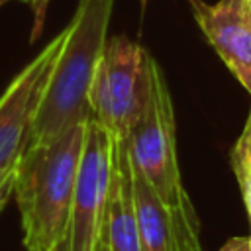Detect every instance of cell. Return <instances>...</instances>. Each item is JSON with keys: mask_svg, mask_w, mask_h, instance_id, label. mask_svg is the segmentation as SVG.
Segmentation results:
<instances>
[{"mask_svg": "<svg viewBox=\"0 0 251 251\" xmlns=\"http://www.w3.org/2000/svg\"><path fill=\"white\" fill-rule=\"evenodd\" d=\"M86 122L57 137L27 145L14 175V198L27 251H59L84 145Z\"/></svg>", "mask_w": 251, "mask_h": 251, "instance_id": "6da1fadb", "label": "cell"}, {"mask_svg": "<svg viewBox=\"0 0 251 251\" xmlns=\"http://www.w3.org/2000/svg\"><path fill=\"white\" fill-rule=\"evenodd\" d=\"M114 0H78L35 108L27 145L49 141L90 118L88 94L104 45Z\"/></svg>", "mask_w": 251, "mask_h": 251, "instance_id": "7a4b0ae2", "label": "cell"}, {"mask_svg": "<svg viewBox=\"0 0 251 251\" xmlns=\"http://www.w3.org/2000/svg\"><path fill=\"white\" fill-rule=\"evenodd\" d=\"M147 98L127 135L131 163L141 171L171 214L196 212L180 178L171 90L159 63L151 55L147 57Z\"/></svg>", "mask_w": 251, "mask_h": 251, "instance_id": "3957f363", "label": "cell"}, {"mask_svg": "<svg viewBox=\"0 0 251 251\" xmlns=\"http://www.w3.org/2000/svg\"><path fill=\"white\" fill-rule=\"evenodd\" d=\"M147 57L149 53L126 35H114L104 45L88 106L112 139H127L143 110L149 86Z\"/></svg>", "mask_w": 251, "mask_h": 251, "instance_id": "277c9868", "label": "cell"}, {"mask_svg": "<svg viewBox=\"0 0 251 251\" xmlns=\"http://www.w3.org/2000/svg\"><path fill=\"white\" fill-rule=\"evenodd\" d=\"M112 173V137L90 116L78 163L69 224L59 251H98Z\"/></svg>", "mask_w": 251, "mask_h": 251, "instance_id": "5b68a950", "label": "cell"}, {"mask_svg": "<svg viewBox=\"0 0 251 251\" xmlns=\"http://www.w3.org/2000/svg\"><path fill=\"white\" fill-rule=\"evenodd\" d=\"M65 35L67 29L59 31L37 57L16 75L0 96V167H16L27 147L31 120Z\"/></svg>", "mask_w": 251, "mask_h": 251, "instance_id": "8992f818", "label": "cell"}, {"mask_svg": "<svg viewBox=\"0 0 251 251\" xmlns=\"http://www.w3.org/2000/svg\"><path fill=\"white\" fill-rule=\"evenodd\" d=\"M190 6L214 51L251 94V24L245 0H190Z\"/></svg>", "mask_w": 251, "mask_h": 251, "instance_id": "52a82bcc", "label": "cell"}, {"mask_svg": "<svg viewBox=\"0 0 251 251\" xmlns=\"http://www.w3.org/2000/svg\"><path fill=\"white\" fill-rule=\"evenodd\" d=\"M108 251H143L131 186V161L127 139H112V173L102 226Z\"/></svg>", "mask_w": 251, "mask_h": 251, "instance_id": "ba28073f", "label": "cell"}, {"mask_svg": "<svg viewBox=\"0 0 251 251\" xmlns=\"http://www.w3.org/2000/svg\"><path fill=\"white\" fill-rule=\"evenodd\" d=\"M131 186H133V204H135V216H137V227H139L143 251H173L175 247L173 216L133 163H131Z\"/></svg>", "mask_w": 251, "mask_h": 251, "instance_id": "9c48e42d", "label": "cell"}, {"mask_svg": "<svg viewBox=\"0 0 251 251\" xmlns=\"http://www.w3.org/2000/svg\"><path fill=\"white\" fill-rule=\"evenodd\" d=\"M231 167H233L235 178L239 182L243 202H245V208H247V216H249V222H251V108H249L243 131H241V135L237 137V141L233 145Z\"/></svg>", "mask_w": 251, "mask_h": 251, "instance_id": "30bf717a", "label": "cell"}, {"mask_svg": "<svg viewBox=\"0 0 251 251\" xmlns=\"http://www.w3.org/2000/svg\"><path fill=\"white\" fill-rule=\"evenodd\" d=\"M175 247L173 251H200V224L196 212L171 214Z\"/></svg>", "mask_w": 251, "mask_h": 251, "instance_id": "8fae6325", "label": "cell"}, {"mask_svg": "<svg viewBox=\"0 0 251 251\" xmlns=\"http://www.w3.org/2000/svg\"><path fill=\"white\" fill-rule=\"evenodd\" d=\"M29 4L31 12H33V27H31V41H35L43 29V22H45V14H47V6L49 0H20Z\"/></svg>", "mask_w": 251, "mask_h": 251, "instance_id": "7c38bea8", "label": "cell"}, {"mask_svg": "<svg viewBox=\"0 0 251 251\" xmlns=\"http://www.w3.org/2000/svg\"><path fill=\"white\" fill-rule=\"evenodd\" d=\"M14 175L16 167H0V212L8 204L10 196H14Z\"/></svg>", "mask_w": 251, "mask_h": 251, "instance_id": "4fadbf2b", "label": "cell"}, {"mask_svg": "<svg viewBox=\"0 0 251 251\" xmlns=\"http://www.w3.org/2000/svg\"><path fill=\"white\" fill-rule=\"evenodd\" d=\"M220 251H251V241L249 237H231Z\"/></svg>", "mask_w": 251, "mask_h": 251, "instance_id": "5bb4252c", "label": "cell"}, {"mask_svg": "<svg viewBox=\"0 0 251 251\" xmlns=\"http://www.w3.org/2000/svg\"><path fill=\"white\" fill-rule=\"evenodd\" d=\"M98 251H108V247H106V243L100 239V245H98Z\"/></svg>", "mask_w": 251, "mask_h": 251, "instance_id": "9a60e30c", "label": "cell"}, {"mask_svg": "<svg viewBox=\"0 0 251 251\" xmlns=\"http://www.w3.org/2000/svg\"><path fill=\"white\" fill-rule=\"evenodd\" d=\"M139 6H141V12L145 10V6H147V0H139Z\"/></svg>", "mask_w": 251, "mask_h": 251, "instance_id": "2e32d148", "label": "cell"}, {"mask_svg": "<svg viewBox=\"0 0 251 251\" xmlns=\"http://www.w3.org/2000/svg\"><path fill=\"white\" fill-rule=\"evenodd\" d=\"M4 2H6V0H0V6H2V4H4Z\"/></svg>", "mask_w": 251, "mask_h": 251, "instance_id": "e0dca14e", "label": "cell"}, {"mask_svg": "<svg viewBox=\"0 0 251 251\" xmlns=\"http://www.w3.org/2000/svg\"><path fill=\"white\" fill-rule=\"evenodd\" d=\"M245 2H249V4H251V0H245Z\"/></svg>", "mask_w": 251, "mask_h": 251, "instance_id": "ac0fdd59", "label": "cell"}, {"mask_svg": "<svg viewBox=\"0 0 251 251\" xmlns=\"http://www.w3.org/2000/svg\"><path fill=\"white\" fill-rule=\"evenodd\" d=\"M249 241H251V235H249Z\"/></svg>", "mask_w": 251, "mask_h": 251, "instance_id": "d6986e66", "label": "cell"}]
</instances>
